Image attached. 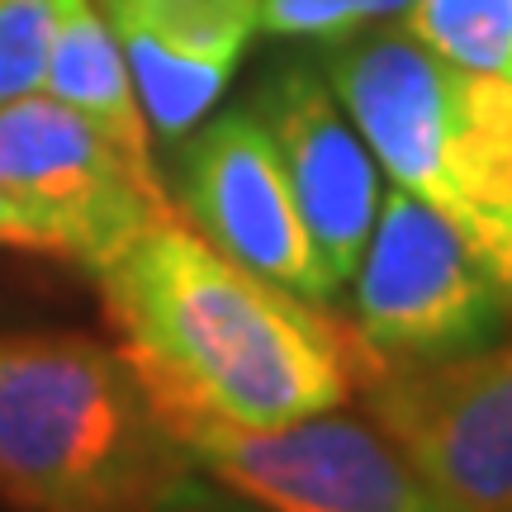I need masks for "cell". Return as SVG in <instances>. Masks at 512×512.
<instances>
[{
  "instance_id": "cell-1",
  "label": "cell",
  "mask_w": 512,
  "mask_h": 512,
  "mask_svg": "<svg viewBox=\"0 0 512 512\" xmlns=\"http://www.w3.org/2000/svg\"><path fill=\"white\" fill-rule=\"evenodd\" d=\"M95 280L171 437L332 413L380 366L356 328L219 252L181 214L128 242Z\"/></svg>"
},
{
  "instance_id": "cell-2",
  "label": "cell",
  "mask_w": 512,
  "mask_h": 512,
  "mask_svg": "<svg viewBox=\"0 0 512 512\" xmlns=\"http://www.w3.org/2000/svg\"><path fill=\"white\" fill-rule=\"evenodd\" d=\"M195 470L124 351L0 337V498L19 512H143Z\"/></svg>"
},
{
  "instance_id": "cell-3",
  "label": "cell",
  "mask_w": 512,
  "mask_h": 512,
  "mask_svg": "<svg viewBox=\"0 0 512 512\" xmlns=\"http://www.w3.org/2000/svg\"><path fill=\"white\" fill-rule=\"evenodd\" d=\"M356 337L380 366L451 361L512 332V285L470 233L394 185L356 266Z\"/></svg>"
},
{
  "instance_id": "cell-4",
  "label": "cell",
  "mask_w": 512,
  "mask_h": 512,
  "mask_svg": "<svg viewBox=\"0 0 512 512\" xmlns=\"http://www.w3.org/2000/svg\"><path fill=\"white\" fill-rule=\"evenodd\" d=\"M0 185L43 252L105 271L147 228L176 219L157 166L133 162L86 114L53 95L0 105Z\"/></svg>"
},
{
  "instance_id": "cell-5",
  "label": "cell",
  "mask_w": 512,
  "mask_h": 512,
  "mask_svg": "<svg viewBox=\"0 0 512 512\" xmlns=\"http://www.w3.org/2000/svg\"><path fill=\"white\" fill-rule=\"evenodd\" d=\"M361 394L451 512H512V332L451 361L375 366Z\"/></svg>"
},
{
  "instance_id": "cell-6",
  "label": "cell",
  "mask_w": 512,
  "mask_h": 512,
  "mask_svg": "<svg viewBox=\"0 0 512 512\" xmlns=\"http://www.w3.org/2000/svg\"><path fill=\"white\" fill-rule=\"evenodd\" d=\"M176 441L204 475L271 512H451L375 422L337 408L266 432L185 427Z\"/></svg>"
},
{
  "instance_id": "cell-7",
  "label": "cell",
  "mask_w": 512,
  "mask_h": 512,
  "mask_svg": "<svg viewBox=\"0 0 512 512\" xmlns=\"http://www.w3.org/2000/svg\"><path fill=\"white\" fill-rule=\"evenodd\" d=\"M176 209L204 242L252 266L256 275L313 304L332 299L275 138L252 105L223 110L209 124L190 128V143L176 162Z\"/></svg>"
},
{
  "instance_id": "cell-8",
  "label": "cell",
  "mask_w": 512,
  "mask_h": 512,
  "mask_svg": "<svg viewBox=\"0 0 512 512\" xmlns=\"http://www.w3.org/2000/svg\"><path fill=\"white\" fill-rule=\"evenodd\" d=\"M252 110L275 138L313 256L328 290L337 294L351 285L380 214V162L332 95L328 76L313 72L309 62L275 67L261 81Z\"/></svg>"
},
{
  "instance_id": "cell-9",
  "label": "cell",
  "mask_w": 512,
  "mask_h": 512,
  "mask_svg": "<svg viewBox=\"0 0 512 512\" xmlns=\"http://www.w3.org/2000/svg\"><path fill=\"white\" fill-rule=\"evenodd\" d=\"M43 95H53L67 110L86 114L105 138L124 147L133 162L152 166V124H147L143 105H138L124 48L110 34V24H105L95 0H62Z\"/></svg>"
},
{
  "instance_id": "cell-10",
  "label": "cell",
  "mask_w": 512,
  "mask_h": 512,
  "mask_svg": "<svg viewBox=\"0 0 512 512\" xmlns=\"http://www.w3.org/2000/svg\"><path fill=\"white\" fill-rule=\"evenodd\" d=\"M100 10L119 43H147L228 76L261 29V0H100Z\"/></svg>"
},
{
  "instance_id": "cell-11",
  "label": "cell",
  "mask_w": 512,
  "mask_h": 512,
  "mask_svg": "<svg viewBox=\"0 0 512 512\" xmlns=\"http://www.w3.org/2000/svg\"><path fill=\"white\" fill-rule=\"evenodd\" d=\"M403 29L456 72L512 81V0H413Z\"/></svg>"
},
{
  "instance_id": "cell-12",
  "label": "cell",
  "mask_w": 512,
  "mask_h": 512,
  "mask_svg": "<svg viewBox=\"0 0 512 512\" xmlns=\"http://www.w3.org/2000/svg\"><path fill=\"white\" fill-rule=\"evenodd\" d=\"M62 0H0V105L43 91Z\"/></svg>"
},
{
  "instance_id": "cell-13",
  "label": "cell",
  "mask_w": 512,
  "mask_h": 512,
  "mask_svg": "<svg viewBox=\"0 0 512 512\" xmlns=\"http://www.w3.org/2000/svg\"><path fill=\"white\" fill-rule=\"evenodd\" d=\"M413 0H261V29L280 38H309V43H337L366 24L403 19Z\"/></svg>"
},
{
  "instance_id": "cell-14",
  "label": "cell",
  "mask_w": 512,
  "mask_h": 512,
  "mask_svg": "<svg viewBox=\"0 0 512 512\" xmlns=\"http://www.w3.org/2000/svg\"><path fill=\"white\" fill-rule=\"evenodd\" d=\"M143 512H271V508L252 503L247 494L219 484L214 475H204L200 465H195L190 475H181L162 498H157V503H147Z\"/></svg>"
},
{
  "instance_id": "cell-15",
  "label": "cell",
  "mask_w": 512,
  "mask_h": 512,
  "mask_svg": "<svg viewBox=\"0 0 512 512\" xmlns=\"http://www.w3.org/2000/svg\"><path fill=\"white\" fill-rule=\"evenodd\" d=\"M0 247H29V252H43L34 238V228L29 219L19 214V204L5 195V185H0Z\"/></svg>"
}]
</instances>
